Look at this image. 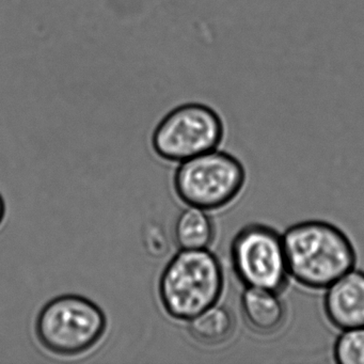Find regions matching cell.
Masks as SVG:
<instances>
[{
    "mask_svg": "<svg viewBox=\"0 0 364 364\" xmlns=\"http://www.w3.org/2000/svg\"><path fill=\"white\" fill-rule=\"evenodd\" d=\"M289 277L308 289H327L355 268V247L332 223L308 220L289 227L282 235Z\"/></svg>",
    "mask_w": 364,
    "mask_h": 364,
    "instance_id": "1",
    "label": "cell"
},
{
    "mask_svg": "<svg viewBox=\"0 0 364 364\" xmlns=\"http://www.w3.org/2000/svg\"><path fill=\"white\" fill-rule=\"evenodd\" d=\"M223 287V265L214 253L182 249L161 272L159 299L172 318L189 321L216 304Z\"/></svg>",
    "mask_w": 364,
    "mask_h": 364,
    "instance_id": "2",
    "label": "cell"
},
{
    "mask_svg": "<svg viewBox=\"0 0 364 364\" xmlns=\"http://www.w3.org/2000/svg\"><path fill=\"white\" fill-rule=\"evenodd\" d=\"M107 317L80 295H61L44 304L36 318L40 344L54 355L74 357L92 349L105 334Z\"/></svg>",
    "mask_w": 364,
    "mask_h": 364,
    "instance_id": "3",
    "label": "cell"
},
{
    "mask_svg": "<svg viewBox=\"0 0 364 364\" xmlns=\"http://www.w3.org/2000/svg\"><path fill=\"white\" fill-rule=\"evenodd\" d=\"M246 182V170L233 155L210 151L183 161L174 173V191L187 205L215 210L231 203Z\"/></svg>",
    "mask_w": 364,
    "mask_h": 364,
    "instance_id": "4",
    "label": "cell"
},
{
    "mask_svg": "<svg viewBox=\"0 0 364 364\" xmlns=\"http://www.w3.org/2000/svg\"><path fill=\"white\" fill-rule=\"evenodd\" d=\"M223 136V119L212 107L189 103L164 117L153 133L152 146L165 161H185L216 150Z\"/></svg>",
    "mask_w": 364,
    "mask_h": 364,
    "instance_id": "5",
    "label": "cell"
},
{
    "mask_svg": "<svg viewBox=\"0 0 364 364\" xmlns=\"http://www.w3.org/2000/svg\"><path fill=\"white\" fill-rule=\"evenodd\" d=\"M232 267L245 287L280 293L289 281L282 235L267 225L242 228L231 242Z\"/></svg>",
    "mask_w": 364,
    "mask_h": 364,
    "instance_id": "6",
    "label": "cell"
},
{
    "mask_svg": "<svg viewBox=\"0 0 364 364\" xmlns=\"http://www.w3.org/2000/svg\"><path fill=\"white\" fill-rule=\"evenodd\" d=\"M323 310L338 329L364 327V272L353 268L329 285Z\"/></svg>",
    "mask_w": 364,
    "mask_h": 364,
    "instance_id": "7",
    "label": "cell"
},
{
    "mask_svg": "<svg viewBox=\"0 0 364 364\" xmlns=\"http://www.w3.org/2000/svg\"><path fill=\"white\" fill-rule=\"evenodd\" d=\"M240 308L253 331L270 334L282 327L287 317L284 304L277 291L246 287L240 297Z\"/></svg>",
    "mask_w": 364,
    "mask_h": 364,
    "instance_id": "8",
    "label": "cell"
},
{
    "mask_svg": "<svg viewBox=\"0 0 364 364\" xmlns=\"http://www.w3.org/2000/svg\"><path fill=\"white\" fill-rule=\"evenodd\" d=\"M235 329V319L229 309L214 306L189 321L188 333L204 346H217L227 342Z\"/></svg>",
    "mask_w": 364,
    "mask_h": 364,
    "instance_id": "9",
    "label": "cell"
},
{
    "mask_svg": "<svg viewBox=\"0 0 364 364\" xmlns=\"http://www.w3.org/2000/svg\"><path fill=\"white\" fill-rule=\"evenodd\" d=\"M215 234L216 229L213 219L205 210L197 208L183 210L174 225V240L184 250L208 248Z\"/></svg>",
    "mask_w": 364,
    "mask_h": 364,
    "instance_id": "10",
    "label": "cell"
},
{
    "mask_svg": "<svg viewBox=\"0 0 364 364\" xmlns=\"http://www.w3.org/2000/svg\"><path fill=\"white\" fill-rule=\"evenodd\" d=\"M336 363L364 364V327L342 330L333 346Z\"/></svg>",
    "mask_w": 364,
    "mask_h": 364,
    "instance_id": "11",
    "label": "cell"
},
{
    "mask_svg": "<svg viewBox=\"0 0 364 364\" xmlns=\"http://www.w3.org/2000/svg\"><path fill=\"white\" fill-rule=\"evenodd\" d=\"M154 240L150 247H149V252L151 255H165V251L168 250V245H166L165 234L161 231V228L152 227L148 230V235H146V242H152Z\"/></svg>",
    "mask_w": 364,
    "mask_h": 364,
    "instance_id": "12",
    "label": "cell"
},
{
    "mask_svg": "<svg viewBox=\"0 0 364 364\" xmlns=\"http://www.w3.org/2000/svg\"><path fill=\"white\" fill-rule=\"evenodd\" d=\"M6 214V205L3 198L0 196V223H3Z\"/></svg>",
    "mask_w": 364,
    "mask_h": 364,
    "instance_id": "13",
    "label": "cell"
}]
</instances>
